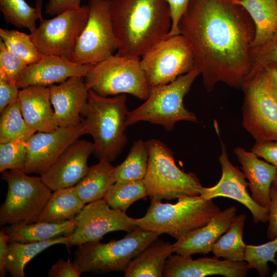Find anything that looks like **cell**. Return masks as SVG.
Masks as SVG:
<instances>
[{"instance_id": "obj_1", "label": "cell", "mask_w": 277, "mask_h": 277, "mask_svg": "<svg viewBox=\"0 0 277 277\" xmlns=\"http://www.w3.org/2000/svg\"><path fill=\"white\" fill-rule=\"evenodd\" d=\"M208 91L222 82L240 87L252 70L255 26L232 0H190L178 24Z\"/></svg>"}, {"instance_id": "obj_2", "label": "cell", "mask_w": 277, "mask_h": 277, "mask_svg": "<svg viewBox=\"0 0 277 277\" xmlns=\"http://www.w3.org/2000/svg\"><path fill=\"white\" fill-rule=\"evenodd\" d=\"M109 8L119 56L140 58L171 28L167 0H110Z\"/></svg>"}, {"instance_id": "obj_3", "label": "cell", "mask_w": 277, "mask_h": 277, "mask_svg": "<svg viewBox=\"0 0 277 277\" xmlns=\"http://www.w3.org/2000/svg\"><path fill=\"white\" fill-rule=\"evenodd\" d=\"M87 113L82 118L87 134L93 138L96 157L110 162L121 154L127 143L125 133L129 112L126 94L104 96L88 90Z\"/></svg>"}, {"instance_id": "obj_4", "label": "cell", "mask_w": 277, "mask_h": 277, "mask_svg": "<svg viewBox=\"0 0 277 277\" xmlns=\"http://www.w3.org/2000/svg\"><path fill=\"white\" fill-rule=\"evenodd\" d=\"M151 201L144 216L135 219L138 228L167 234L176 240L195 229L206 225L221 210L212 201L200 195L177 199L175 204Z\"/></svg>"}, {"instance_id": "obj_5", "label": "cell", "mask_w": 277, "mask_h": 277, "mask_svg": "<svg viewBox=\"0 0 277 277\" xmlns=\"http://www.w3.org/2000/svg\"><path fill=\"white\" fill-rule=\"evenodd\" d=\"M200 74V71L196 67L171 83L151 88L145 102L129 111L125 123L126 127L146 122L161 125L165 130L171 131L178 122H196V116L185 108L183 100Z\"/></svg>"}, {"instance_id": "obj_6", "label": "cell", "mask_w": 277, "mask_h": 277, "mask_svg": "<svg viewBox=\"0 0 277 277\" xmlns=\"http://www.w3.org/2000/svg\"><path fill=\"white\" fill-rule=\"evenodd\" d=\"M147 142L149 162L143 181L151 201L200 195L203 186L196 174L180 169L171 150L160 140L152 138Z\"/></svg>"}, {"instance_id": "obj_7", "label": "cell", "mask_w": 277, "mask_h": 277, "mask_svg": "<svg viewBox=\"0 0 277 277\" xmlns=\"http://www.w3.org/2000/svg\"><path fill=\"white\" fill-rule=\"evenodd\" d=\"M160 235L138 228L118 240L88 242L77 246L73 262L82 272H124L130 262Z\"/></svg>"}, {"instance_id": "obj_8", "label": "cell", "mask_w": 277, "mask_h": 277, "mask_svg": "<svg viewBox=\"0 0 277 277\" xmlns=\"http://www.w3.org/2000/svg\"><path fill=\"white\" fill-rule=\"evenodd\" d=\"M1 173L8 189L5 200L0 207L1 226L37 222L52 190L41 176H29L18 170Z\"/></svg>"}, {"instance_id": "obj_9", "label": "cell", "mask_w": 277, "mask_h": 277, "mask_svg": "<svg viewBox=\"0 0 277 277\" xmlns=\"http://www.w3.org/2000/svg\"><path fill=\"white\" fill-rule=\"evenodd\" d=\"M84 81L88 90L104 96L130 94L146 100L150 90L140 58L116 54L92 65Z\"/></svg>"}, {"instance_id": "obj_10", "label": "cell", "mask_w": 277, "mask_h": 277, "mask_svg": "<svg viewBox=\"0 0 277 277\" xmlns=\"http://www.w3.org/2000/svg\"><path fill=\"white\" fill-rule=\"evenodd\" d=\"M88 5L65 10L51 19H39L30 35L39 52L70 61L79 37L87 22Z\"/></svg>"}, {"instance_id": "obj_11", "label": "cell", "mask_w": 277, "mask_h": 277, "mask_svg": "<svg viewBox=\"0 0 277 277\" xmlns=\"http://www.w3.org/2000/svg\"><path fill=\"white\" fill-rule=\"evenodd\" d=\"M110 0H89L87 22L79 37L70 61L82 65H95L118 50L110 13Z\"/></svg>"}, {"instance_id": "obj_12", "label": "cell", "mask_w": 277, "mask_h": 277, "mask_svg": "<svg viewBox=\"0 0 277 277\" xmlns=\"http://www.w3.org/2000/svg\"><path fill=\"white\" fill-rule=\"evenodd\" d=\"M140 63L150 88L171 83L196 67L190 46L181 34L159 42Z\"/></svg>"}, {"instance_id": "obj_13", "label": "cell", "mask_w": 277, "mask_h": 277, "mask_svg": "<svg viewBox=\"0 0 277 277\" xmlns=\"http://www.w3.org/2000/svg\"><path fill=\"white\" fill-rule=\"evenodd\" d=\"M241 87L244 93L242 125L256 143L277 142V102L259 71L249 76Z\"/></svg>"}, {"instance_id": "obj_14", "label": "cell", "mask_w": 277, "mask_h": 277, "mask_svg": "<svg viewBox=\"0 0 277 277\" xmlns=\"http://www.w3.org/2000/svg\"><path fill=\"white\" fill-rule=\"evenodd\" d=\"M76 226L69 235L67 248L98 242L109 232H127L138 228L135 219L126 212L111 208L104 199L86 204L76 216Z\"/></svg>"}, {"instance_id": "obj_15", "label": "cell", "mask_w": 277, "mask_h": 277, "mask_svg": "<svg viewBox=\"0 0 277 277\" xmlns=\"http://www.w3.org/2000/svg\"><path fill=\"white\" fill-rule=\"evenodd\" d=\"M85 134L83 121L51 131L34 133L27 141V159L24 172L40 175L44 173L70 145Z\"/></svg>"}, {"instance_id": "obj_16", "label": "cell", "mask_w": 277, "mask_h": 277, "mask_svg": "<svg viewBox=\"0 0 277 277\" xmlns=\"http://www.w3.org/2000/svg\"><path fill=\"white\" fill-rule=\"evenodd\" d=\"M219 160L222 171L220 180L212 187H203L200 195L205 200H212L217 197L233 199L250 211L254 223L268 222L269 208L260 205L250 195L247 191L248 185L245 174L231 163L223 143Z\"/></svg>"}, {"instance_id": "obj_17", "label": "cell", "mask_w": 277, "mask_h": 277, "mask_svg": "<svg viewBox=\"0 0 277 277\" xmlns=\"http://www.w3.org/2000/svg\"><path fill=\"white\" fill-rule=\"evenodd\" d=\"M94 150L93 143L76 140L40 175L43 182L52 191L75 186L87 174V161Z\"/></svg>"}, {"instance_id": "obj_18", "label": "cell", "mask_w": 277, "mask_h": 277, "mask_svg": "<svg viewBox=\"0 0 277 277\" xmlns=\"http://www.w3.org/2000/svg\"><path fill=\"white\" fill-rule=\"evenodd\" d=\"M251 269L244 261L220 260L214 256L193 260L190 256L170 255L166 261L163 276L205 277L219 275L225 277H245Z\"/></svg>"}, {"instance_id": "obj_19", "label": "cell", "mask_w": 277, "mask_h": 277, "mask_svg": "<svg viewBox=\"0 0 277 277\" xmlns=\"http://www.w3.org/2000/svg\"><path fill=\"white\" fill-rule=\"evenodd\" d=\"M91 66L57 56L43 55L39 61L26 66L16 85L19 89L32 86L49 87L72 77H85Z\"/></svg>"}, {"instance_id": "obj_20", "label": "cell", "mask_w": 277, "mask_h": 277, "mask_svg": "<svg viewBox=\"0 0 277 277\" xmlns=\"http://www.w3.org/2000/svg\"><path fill=\"white\" fill-rule=\"evenodd\" d=\"M83 77H70L58 85L49 86L50 98L58 127L82 121L88 108V89Z\"/></svg>"}, {"instance_id": "obj_21", "label": "cell", "mask_w": 277, "mask_h": 277, "mask_svg": "<svg viewBox=\"0 0 277 277\" xmlns=\"http://www.w3.org/2000/svg\"><path fill=\"white\" fill-rule=\"evenodd\" d=\"M237 211L234 206L221 210L206 225L177 240L173 244V253L191 256L194 254H206L211 252L215 243L229 227Z\"/></svg>"}, {"instance_id": "obj_22", "label": "cell", "mask_w": 277, "mask_h": 277, "mask_svg": "<svg viewBox=\"0 0 277 277\" xmlns=\"http://www.w3.org/2000/svg\"><path fill=\"white\" fill-rule=\"evenodd\" d=\"M18 102L24 118L36 131L49 132L58 127L48 87L32 86L22 89Z\"/></svg>"}, {"instance_id": "obj_23", "label": "cell", "mask_w": 277, "mask_h": 277, "mask_svg": "<svg viewBox=\"0 0 277 277\" xmlns=\"http://www.w3.org/2000/svg\"><path fill=\"white\" fill-rule=\"evenodd\" d=\"M234 152L248 180L251 197L260 205L268 208L271 186L277 175L276 168L268 162L260 160L253 152L238 147Z\"/></svg>"}, {"instance_id": "obj_24", "label": "cell", "mask_w": 277, "mask_h": 277, "mask_svg": "<svg viewBox=\"0 0 277 277\" xmlns=\"http://www.w3.org/2000/svg\"><path fill=\"white\" fill-rule=\"evenodd\" d=\"M76 218L62 222H36L29 224H16L2 227L9 236V243H32L47 241L71 234L76 226Z\"/></svg>"}, {"instance_id": "obj_25", "label": "cell", "mask_w": 277, "mask_h": 277, "mask_svg": "<svg viewBox=\"0 0 277 277\" xmlns=\"http://www.w3.org/2000/svg\"><path fill=\"white\" fill-rule=\"evenodd\" d=\"M172 253L173 244L158 238L130 262L125 276L162 277L166 261Z\"/></svg>"}, {"instance_id": "obj_26", "label": "cell", "mask_w": 277, "mask_h": 277, "mask_svg": "<svg viewBox=\"0 0 277 277\" xmlns=\"http://www.w3.org/2000/svg\"><path fill=\"white\" fill-rule=\"evenodd\" d=\"M243 6L255 26L251 48L263 45L277 33L276 0H232Z\"/></svg>"}, {"instance_id": "obj_27", "label": "cell", "mask_w": 277, "mask_h": 277, "mask_svg": "<svg viewBox=\"0 0 277 277\" xmlns=\"http://www.w3.org/2000/svg\"><path fill=\"white\" fill-rule=\"evenodd\" d=\"M105 160L91 167L86 175L74 186L85 204L103 199L110 187L115 183V166Z\"/></svg>"}, {"instance_id": "obj_28", "label": "cell", "mask_w": 277, "mask_h": 277, "mask_svg": "<svg viewBox=\"0 0 277 277\" xmlns=\"http://www.w3.org/2000/svg\"><path fill=\"white\" fill-rule=\"evenodd\" d=\"M85 204L75 186L53 191L37 222H62L76 217Z\"/></svg>"}, {"instance_id": "obj_29", "label": "cell", "mask_w": 277, "mask_h": 277, "mask_svg": "<svg viewBox=\"0 0 277 277\" xmlns=\"http://www.w3.org/2000/svg\"><path fill=\"white\" fill-rule=\"evenodd\" d=\"M69 241V236L67 235L37 242L9 243L6 263L8 272L12 277H24L25 267L33 258L52 246L57 244L67 246Z\"/></svg>"}, {"instance_id": "obj_30", "label": "cell", "mask_w": 277, "mask_h": 277, "mask_svg": "<svg viewBox=\"0 0 277 277\" xmlns=\"http://www.w3.org/2000/svg\"><path fill=\"white\" fill-rule=\"evenodd\" d=\"M246 215H236L227 231L214 244L212 252L214 256L234 262L244 261L246 245L243 239Z\"/></svg>"}, {"instance_id": "obj_31", "label": "cell", "mask_w": 277, "mask_h": 277, "mask_svg": "<svg viewBox=\"0 0 277 277\" xmlns=\"http://www.w3.org/2000/svg\"><path fill=\"white\" fill-rule=\"evenodd\" d=\"M149 156L147 142L135 141L125 160L115 167V182L143 180L148 169Z\"/></svg>"}, {"instance_id": "obj_32", "label": "cell", "mask_w": 277, "mask_h": 277, "mask_svg": "<svg viewBox=\"0 0 277 277\" xmlns=\"http://www.w3.org/2000/svg\"><path fill=\"white\" fill-rule=\"evenodd\" d=\"M36 132L24 118L18 100L1 112L0 143L15 140L27 141Z\"/></svg>"}, {"instance_id": "obj_33", "label": "cell", "mask_w": 277, "mask_h": 277, "mask_svg": "<svg viewBox=\"0 0 277 277\" xmlns=\"http://www.w3.org/2000/svg\"><path fill=\"white\" fill-rule=\"evenodd\" d=\"M148 196L143 180L116 182L109 188L104 199L114 209L124 212L134 202Z\"/></svg>"}, {"instance_id": "obj_34", "label": "cell", "mask_w": 277, "mask_h": 277, "mask_svg": "<svg viewBox=\"0 0 277 277\" xmlns=\"http://www.w3.org/2000/svg\"><path fill=\"white\" fill-rule=\"evenodd\" d=\"M0 10L7 23L27 29L30 33L36 28V21L40 19L36 8L25 0H0Z\"/></svg>"}, {"instance_id": "obj_35", "label": "cell", "mask_w": 277, "mask_h": 277, "mask_svg": "<svg viewBox=\"0 0 277 277\" xmlns=\"http://www.w3.org/2000/svg\"><path fill=\"white\" fill-rule=\"evenodd\" d=\"M0 37L7 48L28 65L37 62L43 55L37 49L30 34L1 28Z\"/></svg>"}, {"instance_id": "obj_36", "label": "cell", "mask_w": 277, "mask_h": 277, "mask_svg": "<svg viewBox=\"0 0 277 277\" xmlns=\"http://www.w3.org/2000/svg\"><path fill=\"white\" fill-rule=\"evenodd\" d=\"M277 253V238L260 245H246L244 261L251 269L256 270L261 277L267 276L271 262L277 266L275 259Z\"/></svg>"}, {"instance_id": "obj_37", "label": "cell", "mask_w": 277, "mask_h": 277, "mask_svg": "<svg viewBox=\"0 0 277 277\" xmlns=\"http://www.w3.org/2000/svg\"><path fill=\"white\" fill-rule=\"evenodd\" d=\"M27 159V143L15 140L0 143V172L18 170L24 172Z\"/></svg>"}, {"instance_id": "obj_38", "label": "cell", "mask_w": 277, "mask_h": 277, "mask_svg": "<svg viewBox=\"0 0 277 277\" xmlns=\"http://www.w3.org/2000/svg\"><path fill=\"white\" fill-rule=\"evenodd\" d=\"M28 65L10 52L0 39V80L15 84Z\"/></svg>"}, {"instance_id": "obj_39", "label": "cell", "mask_w": 277, "mask_h": 277, "mask_svg": "<svg viewBox=\"0 0 277 277\" xmlns=\"http://www.w3.org/2000/svg\"><path fill=\"white\" fill-rule=\"evenodd\" d=\"M252 70L250 75L269 64L277 65V33L267 42L250 50Z\"/></svg>"}, {"instance_id": "obj_40", "label": "cell", "mask_w": 277, "mask_h": 277, "mask_svg": "<svg viewBox=\"0 0 277 277\" xmlns=\"http://www.w3.org/2000/svg\"><path fill=\"white\" fill-rule=\"evenodd\" d=\"M83 272L69 258L67 261L59 259L53 264L48 272L49 277H80Z\"/></svg>"}, {"instance_id": "obj_41", "label": "cell", "mask_w": 277, "mask_h": 277, "mask_svg": "<svg viewBox=\"0 0 277 277\" xmlns=\"http://www.w3.org/2000/svg\"><path fill=\"white\" fill-rule=\"evenodd\" d=\"M170 11L172 19L171 29L165 38L180 34L178 24L185 12L190 0H167Z\"/></svg>"}, {"instance_id": "obj_42", "label": "cell", "mask_w": 277, "mask_h": 277, "mask_svg": "<svg viewBox=\"0 0 277 277\" xmlns=\"http://www.w3.org/2000/svg\"><path fill=\"white\" fill-rule=\"evenodd\" d=\"M267 236L271 240L277 238V187L272 185L270 190V204Z\"/></svg>"}, {"instance_id": "obj_43", "label": "cell", "mask_w": 277, "mask_h": 277, "mask_svg": "<svg viewBox=\"0 0 277 277\" xmlns=\"http://www.w3.org/2000/svg\"><path fill=\"white\" fill-rule=\"evenodd\" d=\"M251 151L277 169V142L256 143L252 147Z\"/></svg>"}, {"instance_id": "obj_44", "label": "cell", "mask_w": 277, "mask_h": 277, "mask_svg": "<svg viewBox=\"0 0 277 277\" xmlns=\"http://www.w3.org/2000/svg\"><path fill=\"white\" fill-rule=\"evenodd\" d=\"M258 71L260 72L267 89L277 102V65L269 64Z\"/></svg>"}, {"instance_id": "obj_45", "label": "cell", "mask_w": 277, "mask_h": 277, "mask_svg": "<svg viewBox=\"0 0 277 277\" xmlns=\"http://www.w3.org/2000/svg\"><path fill=\"white\" fill-rule=\"evenodd\" d=\"M20 90L15 84L0 80V113L18 100Z\"/></svg>"}, {"instance_id": "obj_46", "label": "cell", "mask_w": 277, "mask_h": 277, "mask_svg": "<svg viewBox=\"0 0 277 277\" xmlns=\"http://www.w3.org/2000/svg\"><path fill=\"white\" fill-rule=\"evenodd\" d=\"M82 0H49L46 5L45 12L49 15H56L71 8L81 6Z\"/></svg>"}, {"instance_id": "obj_47", "label": "cell", "mask_w": 277, "mask_h": 277, "mask_svg": "<svg viewBox=\"0 0 277 277\" xmlns=\"http://www.w3.org/2000/svg\"><path fill=\"white\" fill-rule=\"evenodd\" d=\"M9 236L2 229L0 230V276L4 277L8 272L6 267L9 248Z\"/></svg>"}, {"instance_id": "obj_48", "label": "cell", "mask_w": 277, "mask_h": 277, "mask_svg": "<svg viewBox=\"0 0 277 277\" xmlns=\"http://www.w3.org/2000/svg\"><path fill=\"white\" fill-rule=\"evenodd\" d=\"M34 5H35V8L37 10V11L40 16V19L43 18L42 14V6H43V0H34Z\"/></svg>"}, {"instance_id": "obj_49", "label": "cell", "mask_w": 277, "mask_h": 277, "mask_svg": "<svg viewBox=\"0 0 277 277\" xmlns=\"http://www.w3.org/2000/svg\"><path fill=\"white\" fill-rule=\"evenodd\" d=\"M272 185H274L277 187V175L276 176L274 180L273 181Z\"/></svg>"}, {"instance_id": "obj_50", "label": "cell", "mask_w": 277, "mask_h": 277, "mask_svg": "<svg viewBox=\"0 0 277 277\" xmlns=\"http://www.w3.org/2000/svg\"><path fill=\"white\" fill-rule=\"evenodd\" d=\"M277 1V0H276Z\"/></svg>"}]
</instances>
